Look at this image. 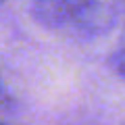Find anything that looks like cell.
<instances>
[{"instance_id":"6da1fadb","label":"cell","mask_w":125,"mask_h":125,"mask_svg":"<svg viewBox=\"0 0 125 125\" xmlns=\"http://www.w3.org/2000/svg\"><path fill=\"white\" fill-rule=\"evenodd\" d=\"M36 19L46 27L69 36H100L115 23V13L104 0H42Z\"/></svg>"},{"instance_id":"7a4b0ae2","label":"cell","mask_w":125,"mask_h":125,"mask_svg":"<svg viewBox=\"0 0 125 125\" xmlns=\"http://www.w3.org/2000/svg\"><path fill=\"white\" fill-rule=\"evenodd\" d=\"M111 65L121 77H125V27H123V33L119 38V44H117V50L113 52L111 58Z\"/></svg>"},{"instance_id":"3957f363","label":"cell","mask_w":125,"mask_h":125,"mask_svg":"<svg viewBox=\"0 0 125 125\" xmlns=\"http://www.w3.org/2000/svg\"><path fill=\"white\" fill-rule=\"evenodd\" d=\"M33 2H42V0H33Z\"/></svg>"},{"instance_id":"277c9868","label":"cell","mask_w":125,"mask_h":125,"mask_svg":"<svg viewBox=\"0 0 125 125\" xmlns=\"http://www.w3.org/2000/svg\"><path fill=\"white\" fill-rule=\"evenodd\" d=\"M2 2H4V0H0V4H2Z\"/></svg>"},{"instance_id":"5b68a950","label":"cell","mask_w":125,"mask_h":125,"mask_svg":"<svg viewBox=\"0 0 125 125\" xmlns=\"http://www.w3.org/2000/svg\"><path fill=\"white\" fill-rule=\"evenodd\" d=\"M0 125H2V123H0Z\"/></svg>"}]
</instances>
